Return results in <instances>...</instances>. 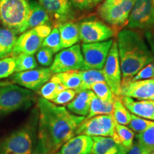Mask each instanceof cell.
Instances as JSON below:
<instances>
[{"label": "cell", "instance_id": "1", "mask_svg": "<svg viewBox=\"0 0 154 154\" xmlns=\"http://www.w3.org/2000/svg\"><path fill=\"white\" fill-rule=\"evenodd\" d=\"M38 111L36 154H54L67 140L76 136V131L85 116L73 114L65 107L40 97L36 101Z\"/></svg>", "mask_w": 154, "mask_h": 154}, {"label": "cell", "instance_id": "2", "mask_svg": "<svg viewBox=\"0 0 154 154\" xmlns=\"http://www.w3.org/2000/svg\"><path fill=\"white\" fill-rule=\"evenodd\" d=\"M119 61L121 71V86L131 79L149 63L154 61L143 35L136 29L127 28L117 36Z\"/></svg>", "mask_w": 154, "mask_h": 154}, {"label": "cell", "instance_id": "3", "mask_svg": "<svg viewBox=\"0 0 154 154\" xmlns=\"http://www.w3.org/2000/svg\"><path fill=\"white\" fill-rule=\"evenodd\" d=\"M38 120L36 107L22 126L0 140V154H36Z\"/></svg>", "mask_w": 154, "mask_h": 154}, {"label": "cell", "instance_id": "4", "mask_svg": "<svg viewBox=\"0 0 154 154\" xmlns=\"http://www.w3.org/2000/svg\"><path fill=\"white\" fill-rule=\"evenodd\" d=\"M31 90L16 85L0 86V118L14 111L26 109L36 102Z\"/></svg>", "mask_w": 154, "mask_h": 154}, {"label": "cell", "instance_id": "5", "mask_svg": "<svg viewBox=\"0 0 154 154\" xmlns=\"http://www.w3.org/2000/svg\"><path fill=\"white\" fill-rule=\"evenodd\" d=\"M29 11V0H0V21L17 34L26 31Z\"/></svg>", "mask_w": 154, "mask_h": 154}, {"label": "cell", "instance_id": "6", "mask_svg": "<svg viewBox=\"0 0 154 154\" xmlns=\"http://www.w3.org/2000/svg\"><path fill=\"white\" fill-rule=\"evenodd\" d=\"M116 124V122L113 114L96 116L91 119H84L76 128V135L112 137Z\"/></svg>", "mask_w": 154, "mask_h": 154}, {"label": "cell", "instance_id": "7", "mask_svg": "<svg viewBox=\"0 0 154 154\" xmlns=\"http://www.w3.org/2000/svg\"><path fill=\"white\" fill-rule=\"evenodd\" d=\"M113 42V39H109L95 43L83 44L82 52L84 59V66L82 70L102 69Z\"/></svg>", "mask_w": 154, "mask_h": 154}, {"label": "cell", "instance_id": "8", "mask_svg": "<svg viewBox=\"0 0 154 154\" xmlns=\"http://www.w3.org/2000/svg\"><path fill=\"white\" fill-rule=\"evenodd\" d=\"M83 66L82 49L80 45L76 44L57 53L49 69L54 74L71 70H82Z\"/></svg>", "mask_w": 154, "mask_h": 154}, {"label": "cell", "instance_id": "9", "mask_svg": "<svg viewBox=\"0 0 154 154\" xmlns=\"http://www.w3.org/2000/svg\"><path fill=\"white\" fill-rule=\"evenodd\" d=\"M103 66L105 82L109 86L114 97L121 96V71L116 41H113Z\"/></svg>", "mask_w": 154, "mask_h": 154}, {"label": "cell", "instance_id": "10", "mask_svg": "<svg viewBox=\"0 0 154 154\" xmlns=\"http://www.w3.org/2000/svg\"><path fill=\"white\" fill-rule=\"evenodd\" d=\"M154 24L153 0H136L128 20V28L146 30Z\"/></svg>", "mask_w": 154, "mask_h": 154}, {"label": "cell", "instance_id": "11", "mask_svg": "<svg viewBox=\"0 0 154 154\" xmlns=\"http://www.w3.org/2000/svg\"><path fill=\"white\" fill-rule=\"evenodd\" d=\"M79 39L84 44L106 41L114 32L109 25L99 20H85L79 24Z\"/></svg>", "mask_w": 154, "mask_h": 154}, {"label": "cell", "instance_id": "12", "mask_svg": "<svg viewBox=\"0 0 154 154\" xmlns=\"http://www.w3.org/2000/svg\"><path fill=\"white\" fill-rule=\"evenodd\" d=\"M49 68L34 69L17 72L11 78V82L33 91H38L52 76Z\"/></svg>", "mask_w": 154, "mask_h": 154}, {"label": "cell", "instance_id": "13", "mask_svg": "<svg viewBox=\"0 0 154 154\" xmlns=\"http://www.w3.org/2000/svg\"><path fill=\"white\" fill-rule=\"evenodd\" d=\"M136 0H124L106 9H99L98 13L107 24L113 26H123L128 24V17Z\"/></svg>", "mask_w": 154, "mask_h": 154}, {"label": "cell", "instance_id": "14", "mask_svg": "<svg viewBox=\"0 0 154 154\" xmlns=\"http://www.w3.org/2000/svg\"><path fill=\"white\" fill-rule=\"evenodd\" d=\"M38 3L58 25L74 19V10L69 0H38Z\"/></svg>", "mask_w": 154, "mask_h": 154}, {"label": "cell", "instance_id": "15", "mask_svg": "<svg viewBox=\"0 0 154 154\" xmlns=\"http://www.w3.org/2000/svg\"><path fill=\"white\" fill-rule=\"evenodd\" d=\"M121 96L154 101V78L126 83L121 86Z\"/></svg>", "mask_w": 154, "mask_h": 154}, {"label": "cell", "instance_id": "16", "mask_svg": "<svg viewBox=\"0 0 154 154\" xmlns=\"http://www.w3.org/2000/svg\"><path fill=\"white\" fill-rule=\"evenodd\" d=\"M43 40V38L38 35L34 29L26 31L17 38L9 56L15 57L22 53L33 55L42 47Z\"/></svg>", "mask_w": 154, "mask_h": 154}, {"label": "cell", "instance_id": "17", "mask_svg": "<svg viewBox=\"0 0 154 154\" xmlns=\"http://www.w3.org/2000/svg\"><path fill=\"white\" fill-rule=\"evenodd\" d=\"M92 146L91 136L76 135L63 143L54 154H91Z\"/></svg>", "mask_w": 154, "mask_h": 154}, {"label": "cell", "instance_id": "18", "mask_svg": "<svg viewBox=\"0 0 154 154\" xmlns=\"http://www.w3.org/2000/svg\"><path fill=\"white\" fill-rule=\"evenodd\" d=\"M123 103L130 113L146 119L154 120V101L138 100L126 96H121Z\"/></svg>", "mask_w": 154, "mask_h": 154}, {"label": "cell", "instance_id": "19", "mask_svg": "<svg viewBox=\"0 0 154 154\" xmlns=\"http://www.w3.org/2000/svg\"><path fill=\"white\" fill-rule=\"evenodd\" d=\"M91 154H127L128 150L113 137L92 136Z\"/></svg>", "mask_w": 154, "mask_h": 154}, {"label": "cell", "instance_id": "20", "mask_svg": "<svg viewBox=\"0 0 154 154\" xmlns=\"http://www.w3.org/2000/svg\"><path fill=\"white\" fill-rule=\"evenodd\" d=\"M94 95L91 89L79 92L76 98L66 105L67 109L77 116L86 117L89 112L91 102Z\"/></svg>", "mask_w": 154, "mask_h": 154}, {"label": "cell", "instance_id": "21", "mask_svg": "<svg viewBox=\"0 0 154 154\" xmlns=\"http://www.w3.org/2000/svg\"><path fill=\"white\" fill-rule=\"evenodd\" d=\"M60 33L61 49H66L79 41V28L75 22H67L57 26Z\"/></svg>", "mask_w": 154, "mask_h": 154}, {"label": "cell", "instance_id": "22", "mask_svg": "<svg viewBox=\"0 0 154 154\" xmlns=\"http://www.w3.org/2000/svg\"><path fill=\"white\" fill-rule=\"evenodd\" d=\"M50 17L39 3L36 1L29 2V11L26 31L29 29H34L36 26L49 23Z\"/></svg>", "mask_w": 154, "mask_h": 154}, {"label": "cell", "instance_id": "23", "mask_svg": "<svg viewBox=\"0 0 154 154\" xmlns=\"http://www.w3.org/2000/svg\"><path fill=\"white\" fill-rule=\"evenodd\" d=\"M51 79L60 83L66 88L74 90L76 94L79 92L82 83L80 70H71L54 74Z\"/></svg>", "mask_w": 154, "mask_h": 154}, {"label": "cell", "instance_id": "24", "mask_svg": "<svg viewBox=\"0 0 154 154\" xmlns=\"http://www.w3.org/2000/svg\"><path fill=\"white\" fill-rule=\"evenodd\" d=\"M17 39V34L12 30L0 29V59L10 55Z\"/></svg>", "mask_w": 154, "mask_h": 154}, {"label": "cell", "instance_id": "25", "mask_svg": "<svg viewBox=\"0 0 154 154\" xmlns=\"http://www.w3.org/2000/svg\"><path fill=\"white\" fill-rule=\"evenodd\" d=\"M113 111V102L103 101L94 95L91 102L89 112L85 117V119H91L99 115L112 114Z\"/></svg>", "mask_w": 154, "mask_h": 154}, {"label": "cell", "instance_id": "26", "mask_svg": "<svg viewBox=\"0 0 154 154\" xmlns=\"http://www.w3.org/2000/svg\"><path fill=\"white\" fill-rule=\"evenodd\" d=\"M80 73L82 83L79 92L84 90H89L91 86L95 83L105 82L104 74L102 69L80 70Z\"/></svg>", "mask_w": 154, "mask_h": 154}, {"label": "cell", "instance_id": "27", "mask_svg": "<svg viewBox=\"0 0 154 154\" xmlns=\"http://www.w3.org/2000/svg\"><path fill=\"white\" fill-rule=\"evenodd\" d=\"M116 141L122 145L125 149L129 150L133 145L135 138V134L128 127L124 125L116 124L115 132L112 136Z\"/></svg>", "mask_w": 154, "mask_h": 154}, {"label": "cell", "instance_id": "28", "mask_svg": "<svg viewBox=\"0 0 154 154\" xmlns=\"http://www.w3.org/2000/svg\"><path fill=\"white\" fill-rule=\"evenodd\" d=\"M112 114L117 124L126 126L130 123L131 114L123 103L121 96L115 97Z\"/></svg>", "mask_w": 154, "mask_h": 154}, {"label": "cell", "instance_id": "29", "mask_svg": "<svg viewBox=\"0 0 154 154\" xmlns=\"http://www.w3.org/2000/svg\"><path fill=\"white\" fill-rule=\"evenodd\" d=\"M64 89H66V88L62 84L50 79L49 82L42 86L37 92L42 98L51 101Z\"/></svg>", "mask_w": 154, "mask_h": 154}, {"label": "cell", "instance_id": "30", "mask_svg": "<svg viewBox=\"0 0 154 154\" xmlns=\"http://www.w3.org/2000/svg\"><path fill=\"white\" fill-rule=\"evenodd\" d=\"M136 140L149 154L154 151V124L144 131L136 134Z\"/></svg>", "mask_w": 154, "mask_h": 154}, {"label": "cell", "instance_id": "31", "mask_svg": "<svg viewBox=\"0 0 154 154\" xmlns=\"http://www.w3.org/2000/svg\"><path fill=\"white\" fill-rule=\"evenodd\" d=\"M36 67H37V62L32 54L22 53L16 57L15 73L31 70Z\"/></svg>", "mask_w": 154, "mask_h": 154}, {"label": "cell", "instance_id": "32", "mask_svg": "<svg viewBox=\"0 0 154 154\" xmlns=\"http://www.w3.org/2000/svg\"><path fill=\"white\" fill-rule=\"evenodd\" d=\"M42 47H46L53 51L54 54L61 51V38L60 33L57 27H55L51 30V33L43 40Z\"/></svg>", "mask_w": 154, "mask_h": 154}, {"label": "cell", "instance_id": "33", "mask_svg": "<svg viewBox=\"0 0 154 154\" xmlns=\"http://www.w3.org/2000/svg\"><path fill=\"white\" fill-rule=\"evenodd\" d=\"M90 89L94 92L97 97H99L100 99L103 100V101L109 102L114 101V96H113L109 86L107 85L105 82L95 83L91 86Z\"/></svg>", "mask_w": 154, "mask_h": 154}, {"label": "cell", "instance_id": "34", "mask_svg": "<svg viewBox=\"0 0 154 154\" xmlns=\"http://www.w3.org/2000/svg\"><path fill=\"white\" fill-rule=\"evenodd\" d=\"M153 124L154 121L146 120V119L131 114V119L128 124V128L134 133H136L138 134L144 131Z\"/></svg>", "mask_w": 154, "mask_h": 154}, {"label": "cell", "instance_id": "35", "mask_svg": "<svg viewBox=\"0 0 154 154\" xmlns=\"http://www.w3.org/2000/svg\"><path fill=\"white\" fill-rule=\"evenodd\" d=\"M16 57L0 59V79L7 78L15 72Z\"/></svg>", "mask_w": 154, "mask_h": 154}, {"label": "cell", "instance_id": "36", "mask_svg": "<svg viewBox=\"0 0 154 154\" xmlns=\"http://www.w3.org/2000/svg\"><path fill=\"white\" fill-rule=\"evenodd\" d=\"M76 94V92L74 90L66 88L59 93V95L51 101L57 106L67 105L74 99Z\"/></svg>", "mask_w": 154, "mask_h": 154}, {"label": "cell", "instance_id": "37", "mask_svg": "<svg viewBox=\"0 0 154 154\" xmlns=\"http://www.w3.org/2000/svg\"><path fill=\"white\" fill-rule=\"evenodd\" d=\"M54 53L51 50L46 47H41L36 53V59L42 66H47L53 62Z\"/></svg>", "mask_w": 154, "mask_h": 154}, {"label": "cell", "instance_id": "38", "mask_svg": "<svg viewBox=\"0 0 154 154\" xmlns=\"http://www.w3.org/2000/svg\"><path fill=\"white\" fill-rule=\"evenodd\" d=\"M153 78H154V61L140 69L139 72L133 77L130 82L150 79Z\"/></svg>", "mask_w": 154, "mask_h": 154}, {"label": "cell", "instance_id": "39", "mask_svg": "<svg viewBox=\"0 0 154 154\" xmlns=\"http://www.w3.org/2000/svg\"><path fill=\"white\" fill-rule=\"evenodd\" d=\"M144 36L147 43L149 44L152 54L154 56V24L151 27L144 30Z\"/></svg>", "mask_w": 154, "mask_h": 154}, {"label": "cell", "instance_id": "40", "mask_svg": "<svg viewBox=\"0 0 154 154\" xmlns=\"http://www.w3.org/2000/svg\"><path fill=\"white\" fill-rule=\"evenodd\" d=\"M69 1L74 7L81 10L90 9L94 7L91 0H69Z\"/></svg>", "mask_w": 154, "mask_h": 154}, {"label": "cell", "instance_id": "41", "mask_svg": "<svg viewBox=\"0 0 154 154\" xmlns=\"http://www.w3.org/2000/svg\"><path fill=\"white\" fill-rule=\"evenodd\" d=\"M38 36L44 39L51 32V26L49 23L44 24L34 28Z\"/></svg>", "mask_w": 154, "mask_h": 154}, {"label": "cell", "instance_id": "42", "mask_svg": "<svg viewBox=\"0 0 154 154\" xmlns=\"http://www.w3.org/2000/svg\"><path fill=\"white\" fill-rule=\"evenodd\" d=\"M127 154H149L140 146L136 140H134V143L131 149L127 152Z\"/></svg>", "mask_w": 154, "mask_h": 154}, {"label": "cell", "instance_id": "43", "mask_svg": "<svg viewBox=\"0 0 154 154\" xmlns=\"http://www.w3.org/2000/svg\"><path fill=\"white\" fill-rule=\"evenodd\" d=\"M124 1V0H104L103 2L101 4L99 9H106L108 7H111V6L117 5V4L121 2Z\"/></svg>", "mask_w": 154, "mask_h": 154}, {"label": "cell", "instance_id": "44", "mask_svg": "<svg viewBox=\"0 0 154 154\" xmlns=\"http://www.w3.org/2000/svg\"><path fill=\"white\" fill-rule=\"evenodd\" d=\"M11 84H12V82H0V86L10 85Z\"/></svg>", "mask_w": 154, "mask_h": 154}, {"label": "cell", "instance_id": "45", "mask_svg": "<svg viewBox=\"0 0 154 154\" xmlns=\"http://www.w3.org/2000/svg\"><path fill=\"white\" fill-rule=\"evenodd\" d=\"M91 1L92 4H93L94 7H95V6L97 5L98 4H99L100 2H101L103 1V0H91Z\"/></svg>", "mask_w": 154, "mask_h": 154}, {"label": "cell", "instance_id": "46", "mask_svg": "<svg viewBox=\"0 0 154 154\" xmlns=\"http://www.w3.org/2000/svg\"><path fill=\"white\" fill-rule=\"evenodd\" d=\"M153 7H154V0H153Z\"/></svg>", "mask_w": 154, "mask_h": 154}, {"label": "cell", "instance_id": "47", "mask_svg": "<svg viewBox=\"0 0 154 154\" xmlns=\"http://www.w3.org/2000/svg\"><path fill=\"white\" fill-rule=\"evenodd\" d=\"M151 154H154V151H153V152H152Z\"/></svg>", "mask_w": 154, "mask_h": 154}]
</instances>
